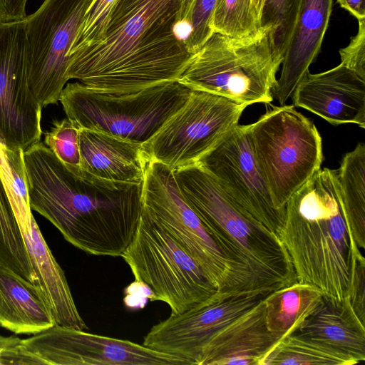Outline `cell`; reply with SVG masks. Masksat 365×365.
Masks as SVG:
<instances>
[{
    "label": "cell",
    "mask_w": 365,
    "mask_h": 365,
    "mask_svg": "<svg viewBox=\"0 0 365 365\" xmlns=\"http://www.w3.org/2000/svg\"><path fill=\"white\" fill-rule=\"evenodd\" d=\"M192 0H117L101 41L68 53L67 78L109 93L178 81L193 54L178 31Z\"/></svg>",
    "instance_id": "cell-1"
},
{
    "label": "cell",
    "mask_w": 365,
    "mask_h": 365,
    "mask_svg": "<svg viewBox=\"0 0 365 365\" xmlns=\"http://www.w3.org/2000/svg\"><path fill=\"white\" fill-rule=\"evenodd\" d=\"M31 210L64 239L96 256L121 257L142 214L143 183L118 182L70 170L44 144L24 150Z\"/></svg>",
    "instance_id": "cell-2"
},
{
    "label": "cell",
    "mask_w": 365,
    "mask_h": 365,
    "mask_svg": "<svg viewBox=\"0 0 365 365\" xmlns=\"http://www.w3.org/2000/svg\"><path fill=\"white\" fill-rule=\"evenodd\" d=\"M279 240L298 282L318 287L324 297H349L356 257L343 210L336 170L319 168L289 199Z\"/></svg>",
    "instance_id": "cell-3"
},
{
    "label": "cell",
    "mask_w": 365,
    "mask_h": 365,
    "mask_svg": "<svg viewBox=\"0 0 365 365\" xmlns=\"http://www.w3.org/2000/svg\"><path fill=\"white\" fill-rule=\"evenodd\" d=\"M173 173L186 202L259 288L275 290L297 282L279 239L245 215L212 175L197 164Z\"/></svg>",
    "instance_id": "cell-4"
},
{
    "label": "cell",
    "mask_w": 365,
    "mask_h": 365,
    "mask_svg": "<svg viewBox=\"0 0 365 365\" xmlns=\"http://www.w3.org/2000/svg\"><path fill=\"white\" fill-rule=\"evenodd\" d=\"M272 30L263 26L240 38L213 32L178 81L247 106L269 103L283 60L272 44Z\"/></svg>",
    "instance_id": "cell-5"
},
{
    "label": "cell",
    "mask_w": 365,
    "mask_h": 365,
    "mask_svg": "<svg viewBox=\"0 0 365 365\" xmlns=\"http://www.w3.org/2000/svg\"><path fill=\"white\" fill-rule=\"evenodd\" d=\"M192 91L178 81L130 93L106 92L78 81L66 83L59 101L79 128L143 145L185 106Z\"/></svg>",
    "instance_id": "cell-6"
},
{
    "label": "cell",
    "mask_w": 365,
    "mask_h": 365,
    "mask_svg": "<svg viewBox=\"0 0 365 365\" xmlns=\"http://www.w3.org/2000/svg\"><path fill=\"white\" fill-rule=\"evenodd\" d=\"M136 283L178 315L210 302L218 291L195 260L145 210L122 256Z\"/></svg>",
    "instance_id": "cell-7"
},
{
    "label": "cell",
    "mask_w": 365,
    "mask_h": 365,
    "mask_svg": "<svg viewBox=\"0 0 365 365\" xmlns=\"http://www.w3.org/2000/svg\"><path fill=\"white\" fill-rule=\"evenodd\" d=\"M143 210L160 223L195 260L218 292L259 289L231 259L182 196L173 170L149 161L142 187Z\"/></svg>",
    "instance_id": "cell-8"
},
{
    "label": "cell",
    "mask_w": 365,
    "mask_h": 365,
    "mask_svg": "<svg viewBox=\"0 0 365 365\" xmlns=\"http://www.w3.org/2000/svg\"><path fill=\"white\" fill-rule=\"evenodd\" d=\"M250 140L273 203L284 210L290 197L321 168V135L293 105H282L250 124Z\"/></svg>",
    "instance_id": "cell-9"
},
{
    "label": "cell",
    "mask_w": 365,
    "mask_h": 365,
    "mask_svg": "<svg viewBox=\"0 0 365 365\" xmlns=\"http://www.w3.org/2000/svg\"><path fill=\"white\" fill-rule=\"evenodd\" d=\"M92 1L44 0L25 19L28 84L42 108L59 101L68 53Z\"/></svg>",
    "instance_id": "cell-10"
},
{
    "label": "cell",
    "mask_w": 365,
    "mask_h": 365,
    "mask_svg": "<svg viewBox=\"0 0 365 365\" xmlns=\"http://www.w3.org/2000/svg\"><path fill=\"white\" fill-rule=\"evenodd\" d=\"M247 106L223 96L192 90L187 102L148 142L147 160L175 171L195 165L232 128Z\"/></svg>",
    "instance_id": "cell-11"
},
{
    "label": "cell",
    "mask_w": 365,
    "mask_h": 365,
    "mask_svg": "<svg viewBox=\"0 0 365 365\" xmlns=\"http://www.w3.org/2000/svg\"><path fill=\"white\" fill-rule=\"evenodd\" d=\"M196 164L215 179L245 215L278 237L285 210L273 203L253 153L250 124L237 123Z\"/></svg>",
    "instance_id": "cell-12"
},
{
    "label": "cell",
    "mask_w": 365,
    "mask_h": 365,
    "mask_svg": "<svg viewBox=\"0 0 365 365\" xmlns=\"http://www.w3.org/2000/svg\"><path fill=\"white\" fill-rule=\"evenodd\" d=\"M21 343L43 364L191 365L182 357L143 344L58 324Z\"/></svg>",
    "instance_id": "cell-13"
},
{
    "label": "cell",
    "mask_w": 365,
    "mask_h": 365,
    "mask_svg": "<svg viewBox=\"0 0 365 365\" xmlns=\"http://www.w3.org/2000/svg\"><path fill=\"white\" fill-rule=\"evenodd\" d=\"M273 291L259 288L218 292L210 302L178 315L170 314L153 326L143 345L196 365L202 350L215 334Z\"/></svg>",
    "instance_id": "cell-14"
},
{
    "label": "cell",
    "mask_w": 365,
    "mask_h": 365,
    "mask_svg": "<svg viewBox=\"0 0 365 365\" xmlns=\"http://www.w3.org/2000/svg\"><path fill=\"white\" fill-rule=\"evenodd\" d=\"M25 29V20L0 21V140L24 150L42 134V107L27 80Z\"/></svg>",
    "instance_id": "cell-15"
},
{
    "label": "cell",
    "mask_w": 365,
    "mask_h": 365,
    "mask_svg": "<svg viewBox=\"0 0 365 365\" xmlns=\"http://www.w3.org/2000/svg\"><path fill=\"white\" fill-rule=\"evenodd\" d=\"M292 96L294 106L332 125L365 128V78L341 64L319 73L308 72Z\"/></svg>",
    "instance_id": "cell-16"
},
{
    "label": "cell",
    "mask_w": 365,
    "mask_h": 365,
    "mask_svg": "<svg viewBox=\"0 0 365 365\" xmlns=\"http://www.w3.org/2000/svg\"><path fill=\"white\" fill-rule=\"evenodd\" d=\"M333 0H301L296 23L272 89L280 106L292 96L316 58L329 25Z\"/></svg>",
    "instance_id": "cell-17"
},
{
    "label": "cell",
    "mask_w": 365,
    "mask_h": 365,
    "mask_svg": "<svg viewBox=\"0 0 365 365\" xmlns=\"http://www.w3.org/2000/svg\"><path fill=\"white\" fill-rule=\"evenodd\" d=\"M279 341L267 327L262 299L215 334L196 365H258Z\"/></svg>",
    "instance_id": "cell-18"
},
{
    "label": "cell",
    "mask_w": 365,
    "mask_h": 365,
    "mask_svg": "<svg viewBox=\"0 0 365 365\" xmlns=\"http://www.w3.org/2000/svg\"><path fill=\"white\" fill-rule=\"evenodd\" d=\"M81 168L103 180L143 183L148 161L142 144L95 130H79Z\"/></svg>",
    "instance_id": "cell-19"
},
{
    "label": "cell",
    "mask_w": 365,
    "mask_h": 365,
    "mask_svg": "<svg viewBox=\"0 0 365 365\" xmlns=\"http://www.w3.org/2000/svg\"><path fill=\"white\" fill-rule=\"evenodd\" d=\"M293 334L339 351L358 364L365 361V324L355 313L349 297L341 300L324 297Z\"/></svg>",
    "instance_id": "cell-20"
},
{
    "label": "cell",
    "mask_w": 365,
    "mask_h": 365,
    "mask_svg": "<svg viewBox=\"0 0 365 365\" xmlns=\"http://www.w3.org/2000/svg\"><path fill=\"white\" fill-rule=\"evenodd\" d=\"M55 324L41 288L0 266V327L16 334H36Z\"/></svg>",
    "instance_id": "cell-21"
},
{
    "label": "cell",
    "mask_w": 365,
    "mask_h": 365,
    "mask_svg": "<svg viewBox=\"0 0 365 365\" xmlns=\"http://www.w3.org/2000/svg\"><path fill=\"white\" fill-rule=\"evenodd\" d=\"M34 271L56 324L80 330L87 326L78 311L64 272L49 249L34 218L31 230L23 235Z\"/></svg>",
    "instance_id": "cell-22"
},
{
    "label": "cell",
    "mask_w": 365,
    "mask_h": 365,
    "mask_svg": "<svg viewBox=\"0 0 365 365\" xmlns=\"http://www.w3.org/2000/svg\"><path fill=\"white\" fill-rule=\"evenodd\" d=\"M323 298L318 287L298 282L274 290L263 299L268 330L279 340L294 333Z\"/></svg>",
    "instance_id": "cell-23"
},
{
    "label": "cell",
    "mask_w": 365,
    "mask_h": 365,
    "mask_svg": "<svg viewBox=\"0 0 365 365\" xmlns=\"http://www.w3.org/2000/svg\"><path fill=\"white\" fill-rule=\"evenodd\" d=\"M340 197L351 237L365 249V145L359 143L346 153L336 170Z\"/></svg>",
    "instance_id": "cell-24"
},
{
    "label": "cell",
    "mask_w": 365,
    "mask_h": 365,
    "mask_svg": "<svg viewBox=\"0 0 365 365\" xmlns=\"http://www.w3.org/2000/svg\"><path fill=\"white\" fill-rule=\"evenodd\" d=\"M356 360L327 346L296 334L280 339L258 365H354Z\"/></svg>",
    "instance_id": "cell-25"
},
{
    "label": "cell",
    "mask_w": 365,
    "mask_h": 365,
    "mask_svg": "<svg viewBox=\"0 0 365 365\" xmlns=\"http://www.w3.org/2000/svg\"><path fill=\"white\" fill-rule=\"evenodd\" d=\"M0 180L22 235L31 230L30 205L24 150L9 148L0 140Z\"/></svg>",
    "instance_id": "cell-26"
},
{
    "label": "cell",
    "mask_w": 365,
    "mask_h": 365,
    "mask_svg": "<svg viewBox=\"0 0 365 365\" xmlns=\"http://www.w3.org/2000/svg\"><path fill=\"white\" fill-rule=\"evenodd\" d=\"M266 0H219L211 23L212 32L240 38L262 27Z\"/></svg>",
    "instance_id": "cell-27"
},
{
    "label": "cell",
    "mask_w": 365,
    "mask_h": 365,
    "mask_svg": "<svg viewBox=\"0 0 365 365\" xmlns=\"http://www.w3.org/2000/svg\"><path fill=\"white\" fill-rule=\"evenodd\" d=\"M219 0H192L178 25L180 37L194 54L212 34L211 23Z\"/></svg>",
    "instance_id": "cell-28"
},
{
    "label": "cell",
    "mask_w": 365,
    "mask_h": 365,
    "mask_svg": "<svg viewBox=\"0 0 365 365\" xmlns=\"http://www.w3.org/2000/svg\"><path fill=\"white\" fill-rule=\"evenodd\" d=\"M301 0H266L262 26H272L271 39L277 53L284 56L294 29Z\"/></svg>",
    "instance_id": "cell-29"
},
{
    "label": "cell",
    "mask_w": 365,
    "mask_h": 365,
    "mask_svg": "<svg viewBox=\"0 0 365 365\" xmlns=\"http://www.w3.org/2000/svg\"><path fill=\"white\" fill-rule=\"evenodd\" d=\"M80 128L69 118L56 120L44 133V144L68 169L81 168Z\"/></svg>",
    "instance_id": "cell-30"
},
{
    "label": "cell",
    "mask_w": 365,
    "mask_h": 365,
    "mask_svg": "<svg viewBox=\"0 0 365 365\" xmlns=\"http://www.w3.org/2000/svg\"><path fill=\"white\" fill-rule=\"evenodd\" d=\"M116 1H92L70 51L80 49L101 40L110 14Z\"/></svg>",
    "instance_id": "cell-31"
},
{
    "label": "cell",
    "mask_w": 365,
    "mask_h": 365,
    "mask_svg": "<svg viewBox=\"0 0 365 365\" xmlns=\"http://www.w3.org/2000/svg\"><path fill=\"white\" fill-rule=\"evenodd\" d=\"M23 239L0 180V255L17 247Z\"/></svg>",
    "instance_id": "cell-32"
},
{
    "label": "cell",
    "mask_w": 365,
    "mask_h": 365,
    "mask_svg": "<svg viewBox=\"0 0 365 365\" xmlns=\"http://www.w3.org/2000/svg\"><path fill=\"white\" fill-rule=\"evenodd\" d=\"M358 31L346 47L339 50L341 63L365 78V20L359 19Z\"/></svg>",
    "instance_id": "cell-33"
},
{
    "label": "cell",
    "mask_w": 365,
    "mask_h": 365,
    "mask_svg": "<svg viewBox=\"0 0 365 365\" xmlns=\"http://www.w3.org/2000/svg\"><path fill=\"white\" fill-rule=\"evenodd\" d=\"M365 258L358 255L354 260L349 297L352 307L363 324H365Z\"/></svg>",
    "instance_id": "cell-34"
},
{
    "label": "cell",
    "mask_w": 365,
    "mask_h": 365,
    "mask_svg": "<svg viewBox=\"0 0 365 365\" xmlns=\"http://www.w3.org/2000/svg\"><path fill=\"white\" fill-rule=\"evenodd\" d=\"M27 0H0V21L9 23L24 21Z\"/></svg>",
    "instance_id": "cell-35"
},
{
    "label": "cell",
    "mask_w": 365,
    "mask_h": 365,
    "mask_svg": "<svg viewBox=\"0 0 365 365\" xmlns=\"http://www.w3.org/2000/svg\"><path fill=\"white\" fill-rule=\"evenodd\" d=\"M339 5L358 20L365 18L364 0H337Z\"/></svg>",
    "instance_id": "cell-36"
},
{
    "label": "cell",
    "mask_w": 365,
    "mask_h": 365,
    "mask_svg": "<svg viewBox=\"0 0 365 365\" xmlns=\"http://www.w3.org/2000/svg\"><path fill=\"white\" fill-rule=\"evenodd\" d=\"M21 342L18 337H5L0 335V365H6V356L9 351Z\"/></svg>",
    "instance_id": "cell-37"
}]
</instances>
